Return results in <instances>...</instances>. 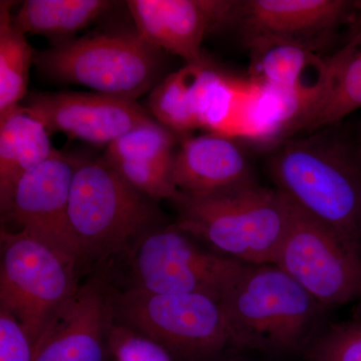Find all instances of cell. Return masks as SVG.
Returning <instances> with one entry per match:
<instances>
[{
    "label": "cell",
    "mask_w": 361,
    "mask_h": 361,
    "mask_svg": "<svg viewBox=\"0 0 361 361\" xmlns=\"http://www.w3.org/2000/svg\"><path fill=\"white\" fill-rule=\"evenodd\" d=\"M173 202L178 229L247 265L274 264L292 215L288 197L255 180L202 198L180 194Z\"/></svg>",
    "instance_id": "cell-1"
},
{
    "label": "cell",
    "mask_w": 361,
    "mask_h": 361,
    "mask_svg": "<svg viewBox=\"0 0 361 361\" xmlns=\"http://www.w3.org/2000/svg\"><path fill=\"white\" fill-rule=\"evenodd\" d=\"M278 190L361 256V158L339 142H289L271 161Z\"/></svg>",
    "instance_id": "cell-2"
},
{
    "label": "cell",
    "mask_w": 361,
    "mask_h": 361,
    "mask_svg": "<svg viewBox=\"0 0 361 361\" xmlns=\"http://www.w3.org/2000/svg\"><path fill=\"white\" fill-rule=\"evenodd\" d=\"M220 301L238 350H295L324 308L275 264L246 265Z\"/></svg>",
    "instance_id": "cell-3"
},
{
    "label": "cell",
    "mask_w": 361,
    "mask_h": 361,
    "mask_svg": "<svg viewBox=\"0 0 361 361\" xmlns=\"http://www.w3.org/2000/svg\"><path fill=\"white\" fill-rule=\"evenodd\" d=\"M115 318L166 349L175 361H223L239 351L220 299L156 294L133 287L113 294Z\"/></svg>",
    "instance_id": "cell-4"
},
{
    "label": "cell",
    "mask_w": 361,
    "mask_h": 361,
    "mask_svg": "<svg viewBox=\"0 0 361 361\" xmlns=\"http://www.w3.org/2000/svg\"><path fill=\"white\" fill-rule=\"evenodd\" d=\"M149 200L104 157L78 161L68 217L85 260L120 253L152 230L156 210Z\"/></svg>",
    "instance_id": "cell-5"
},
{
    "label": "cell",
    "mask_w": 361,
    "mask_h": 361,
    "mask_svg": "<svg viewBox=\"0 0 361 361\" xmlns=\"http://www.w3.org/2000/svg\"><path fill=\"white\" fill-rule=\"evenodd\" d=\"M139 33H99L35 52V66L59 82L135 101L161 82L163 54Z\"/></svg>",
    "instance_id": "cell-6"
},
{
    "label": "cell",
    "mask_w": 361,
    "mask_h": 361,
    "mask_svg": "<svg viewBox=\"0 0 361 361\" xmlns=\"http://www.w3.org/2000/svg\"><path fill=\"white\" fill-rule=\"evenodd\" d=\"M77 266L25 231H1L0 308L20 323L37 350L80 288Z\"/></svg>",
    "instance_id": "cell-7"
},
{
    "label": "cell",
    "mask_w": 361,
    "mask_h": 361,
    "mask_svg": "<svg viewBox=\"0 0 361 361\" xmlns=\"http://www.w3.org/2000/svg\"><path fill=\"white\" fill-rule=\"evenodd\" d=\"M274 264L322 307L361 299L360 254L293 202L290 224Z\"/></svg>",
    "instance_id": "cell-8"
},
{
    "label": "cell",
    "mask_w": 361,
    "mask_h": 361,
    "mask_svg": "<svg viewBox=\"0 0 361 361\" xmlns=\"http://www.w3.org/2000/svg\"><path fill=\"white\" fill-rule=\"evenodd\" d=\"M134 287L156 294L221 299L247 264L205 250L176 226L149 230L135 243Z\"/></svg>",
    "instance_id": "cell-9"
},
{
    "label": "cell",
    "mask_w": 361,
    "mask_h": 361,
    "mask_svg": "<svg viewBox=\"0 0 361 361\" xmlns=\"http://www.w3.org/2000/svg\"><path fill=\"white\" fill-rule=\"evenodd\" d=\"M78 164L56 151L18 180L1 210L23 231L77 267L85 262V257L71 228L68 202Z\"/></svg>",
    "instance_id": "cell-10"
},
{
    "label": "cell",
    "mask_w": 361,
    "mask_h": 361,
    "mask_svg": "<svg viewBox=\"0 0 361 361\" xmlns=\"http://www.w3.org/2000/svg\"><path fill=\"white\" fill-rule=\"evenodd\" d=\"M21 106L49 134L61 133L99 146H109L130 130L155 121L137 102L99 92L32 94Z\"/></svg>",
    "instance_id": "cell-11"
},
{
    "label": "cell",
    "mask_w": 361,
    "mask_h": 361,
    "mask_svg": "<svg viewBox=\"0 0 361 361\" xmlns=\"http://www.w3.org/2000/svg\"><path fill=\"white\" fill-rule=\"evenodd\" d=\"M137 32L161 51L187 63L205 61L201 47L207 33L232 23L237 1L224 0H130Z\"/></svg>",
    "instance_id": "cell-12"
},
{
    "label": "cell",
    "mask_w": 361,
    "mask_h": 361,
    "mask_svg": "<svg viewBox=\"0 0 361 361\" xmlns=\"http://www.w3.org/2000/svg\"><path fill=\"white\" fill-rule=\"evenodd\" d=\"M115 320L113 293L90 278L42 337L33 361H104Z\"/></svg>",
    "instance_id": "cell-13"
},
{
    "label": "cell",
    "mask_w": 361,
    "mask_h": 361,
    "mask_svg": "<svg viewBox=\"0 0 361 361\" xmlns=\"http://www.w3.org/2000/svg\"><path fill=\"white\" fill-rule=\"evenodd\" d=\"M172 180L180 194L192 198L225 193L254 182L243 151L218 133L183 137L175 152Z\"/></svg>",
    "instance_id": "cell-14"
},
{
    "label": "cell",
    "mask_w": 361,
    "mask_h": 361,
    "mask_svg": "<svg viewBox=\"0 0 361 361\" xmlns=\"http://www.w3.org/2000/svg\"><path fill=\"white\" fill-rule=\"evenodd\" d=\"M356 4L348 0L237 1L233 21L241 26L247 39L277 37L304 42L305 37L329 32L349 20Z\"/></svg>",
    "instance_id": "cell-15"
},
{
    "label": "cell",
    "mask_w": 361,
    "mask_h": 361,
    "mask_svg": "<svg viewBox=\"0 0 361 361\" xmlns=\"http://www.w3.org/2000/svg\"><path fill=\"white\" fill-rule=\"evenodd\" d=\"M250 47L251 71L254 78L268 90L290 99L295 120L310 108L322 92L324 80L317 85L305 82L310 68H324L304 42L277 37H254L247 39Z\"/></svg>",
    "instance_id": "cell-16"
},
{
    "label": "cell",
    "mask_w": 361,
    "mask_h": 361,
    "mask_svg": "<svg viewBox=\"0 0 361 361\" xmlns=\"http://www.w3.org/2000/svg\"><path fill=\"white\" fill-rule=\"evenodd\" d=\"M49 133L23 106L0 115V207L8 203L18 180L56 153Z\"/></svg>",
    "instance_id": "cell-17"
},
{
    "label": "cell",
    "mask_w": 361,
    "mask_h": 361,
    "mask_svg": "<svg viewBox=\"0 0 361 361\" xmlns=\"http://www.w3.org/2000/svg\"><path fill=\"white\" fill-rule=\"evenodd\" d=\"M113 4L108 0H26L13 23L25 35L61 37L85 30Z\"/></svg>",
    "instance_id": "cell-18"
},
{
    "label": "cell",
    "mask_w": 361,
    "mask_h": 361,
    "mask_svg": "<svg viewBox=\"0 0 361 361\" xmlns=\"http://www.w3.org/2000/svg\"><path fill=\"white\" fill-rule=\"evenodd\" d=\"M13 2H0V115L20 106L27 94L35 51L13 23Z\"/></svg>",
    "instance_id": "cell-19"
},
{
    "label": "cell",
    "mask_w": 361,
    "mask_h": 361,
    "mask_svg": "<svg viewBox=\"0 0 361 361\" xmlns=\"http://www.w3.org/2000/svg\"><path fill=\"white\" fill-rule=\"evenodd\" d=\"M330 63L331 75L319 109L325 125H334L361 109V21L355 23L353 37Z\"/></svg>",
    "instance_id": "cell-20"
},
{
    "label": "cell",
    "mask_w": 361,
    "mask_h": 361,
    "mask_svg": "<svg viewBox=\"0 0 361 361\" xmlns=\"http://www.w3.org/2000/svg\"><path fill=\"white\" fill-rule=\"evenodd\" d=\"M199 63H187L171 73L152 90L149 108L157 122L174 132L186 135L199 127L194 106L193 84Z\"/></svg>",
    "instance_id": "cell-21"
},
{
    "label": "cell",
    "mask_w": 361,
    "mask_h": 361,
    "mask_svg": "<svg viewBox=\"0 0 361 361\" xmlns=\"http://www.w3.org/2000/svg\"><path fill=\"white\" fill-rule=\"evenodd\" d=\"M176 141L174 132L154 121L121 135L109 145L104 158L109 161H146L173 166Z\"/></svg>",
    "instance_id": "cell-22"
},
{
    "label": "cell",
    "mask_w": 361,
    "mask_h": 361,
    "mask_svg": "<svg viewBox=\"0 0 361 361\" xmlns=\"http://www.w3.org/2000/svg\"><path fill=\"white\" fill-rule=\"evenodd\" d=\"M193 97L199 127L222 130L235 103V90L230 80L205 61L197 66Z\"/></svg>",
    "instance_id": "cell-23"
},
{
    "label": "cell",
    "mask_w": 361,
    "mask_h": 361,
    "mask_svg": "<svg viewBox=\"0 0 361 361\" xmlns=\"http://www.w3.org/2000/svg\"><path fill=\"white\" fill-rule=\"evenodd\" d=\"M133 187L152 200L174 201L180 193L172 180V165L156 161H109Z\"/></svg>",
    "instance_id": "cell-24"
},
{
    "label": "cell",
    "mask_w": 361,
    "mask_h": 361,
    "mask_svg": "<svg viewBox=\"0 0 361 361\" xmlns=\"http://www.w3.org/2000/svg\"><path fill=\"white\" fill-rule=\"evenodd\" d=\"M310 361H361V323L341 325L307 344Z\"/></svg>",
    "instance_id": "cell-25"
},
{
    "label": "cell",
    "mask_w": 361,
    "mask_h": 361,
    "mask_svg": "<svg viewBox=\"0 0 361 361\" xmlns=\"http://www.w3.org/2000/svg\"><path fill=\"white\" fill-rule=\"evenodd\" d=\"M106 344L116 361H175L160 344L123 324L111 326Z\"/></svg>",
    "instance_id": "cell-26"
},
{
    "label": "cell",
    "mask_w": 361,
    "mask_h": 361,
    "mask_svg": "<svg viewBox=\"0 0 361 361\" xmlns=\"http://www.w3.org/2000/svg\"><path fill=\"white\" fill-rule=\"evenodd\" d=\"M35 350L25 330L11 313L0 308V361H33Z\"/></svg>",
    "instance_id": "cell-27"
},
{
    "label": "cell",
    "mask_w": 361,
    "mask_h": 361,
    "mask_svg": "<svg viewBox=\"0 0 361 361\" xmlns=\"http://www.w3.org/2000/svg\"><path fill=\"white\" fill-rule=\"evenodd\" d=\"M356 11L360 14L358 18H361V1H357V4H356Z\"/></svg>",
    "instance_id": "cell-28"
}]
</instances>
